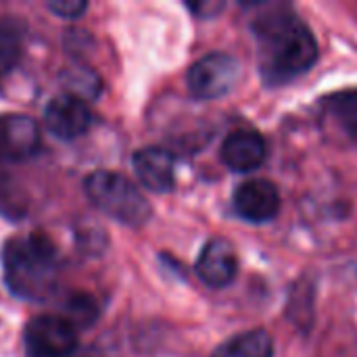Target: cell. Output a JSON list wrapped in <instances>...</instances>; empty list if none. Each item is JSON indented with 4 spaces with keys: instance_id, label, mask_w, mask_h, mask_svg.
I'll return each mask as SVG.
<instances>
[{
    "instance_id": "4fadbf2b",
    "label": "cell",
    "mask_w": 357,
    "mask_h": 357,
    "mask_svg": "<svg viewBox=\"0 0 357 357\" xmlns=\"http://www.w3.org/2000/svg\"><path fill=\"white\" fill-rule=\"evenodd\" d=\"M324 107L339 121L343 132L357 144V88L326 96Z\"/></svg>"
},
{
    "instance_id": "52a82bcc",
    "label": "cell",
    "mask_w": 357,
    "mask_h": 357,
    "mask_svg": "<svg viewBox=\"0 0 357 357\" xmlns=\"http://www.w3.org/2000/svg\"><path fill=\"white\" fill-rule=\"evenodd\" d=\"M42 144L38 123L27 115L0 117V163H21L31 159Z\"/></svg>"
},
{
    "instance_id": "8992f818",
    "label": "cell",
    "mask_w": 357,
    "mask_h": 357,
    "mask_svg": "<svg viewBox=\"0 0 357 357\" xmlns=\"http://www.w3.org/2000/svg\"><path fill=\"white\" fill-rule=\"evenodd\" d=\"M92 121L94 117L86 100L69 92L54 96L44 109L46 128L50 130V134H54L61 140H75L84 136L90 130Z\"/></svg>"
},
{
    "instance_id": "277c9868",
    "label": "cell",
    "mask_w": 357,
    "mask_h": 357,
    "mask_svg": "<svg viewBox=\"0 0 357 357\" xmlns=\"http://www.w3.org/2000/svg\"><path fill=\"white\" fill-rule=\"evenodd\" d=\"M238 79L241 63L228 52H209L201 56L186 75L190 94L201 100H213L228 94Z\"/></svg>"
},
{
    "instance_id": "9a60e30c",
    "label": "cell",
    "mask_w": 357,
    "mask_h": 357,
    "mask_svg": "<svg viewBox=\"0 0 357 357\" xmlns=\"http://www.w3.org/2000/svg\"><path fill=\"white\" fill-rule=\"evenodd\" d=\"M98 316V305L90 295H73L65 305V320L73 326H90Z\"/></svg>"
},
{
    "instance_id": "e0dca14e",
    "label": "cell",
    "mask_w": 357,
    "mask_h": 357,
    "mask_svg": "<svg viewBox=\"0 0 357 357\" xmlns=\"http://www.w3.org/2000/svg\"><path fill=\"white\" fill-rule=\"evenodd\" d=\"M190 10H195L199 17H211L215 13H220L224 8L222 2H203V4H188Z\"/></svg>"
},
{
    "instance_id": "2e32d148",
    "label": "cell",
    "mask_w": 357,
    "mask_h": 357,
    "mask_svg": "<svg viewBox=\"0 0 357 357\" xmlns=\"http://www.w3.org/2000/svg\"><path fill=\"white\" fill-rule=\"evenodd\" d=\"M48 8H50L52 13H56L59 17L75 19V17H79L82 13H86L88 4L82 2V0H52V2H48Z\"/></svg>"
},
{
    "instance_id": "30bf717a",
    "label": "cell",
    "mask_w": 357,
    "mask_h": 357,
    "mask_svg": "<svg viewBox=\"0 0 357 357\" xmlns=\"http://www.w3.org/2000/svg\"><path fill=\"white\" fill-rule=\"evenodd\" d=\"M134 174L138 182L151 192H169L176 182L174 157L159 146L140 149L132 157Z\"/></svg>"
},
{
    "instance_id": "ac0fdd59",
    "label": "cell",
    "mask_w": 357,
    "mask_h": 357,
    "mask_svg": "<svg viewBox=\"0 0 357 357\" xmlns=\"http://www.w3.org/2000/svg\"><path fill=\"white\" fill-rule=\"evenodd\" d=\"M86 357H92V356H86Z\"/></svg>"
},
{
    "instance_id": "7a4b0ae2",
    "label": "cell",
    "mask_w": 357,
    "mask_h": 357,
    "mask_svg": "<svg viewBox=\"0 0 357 357\" xmlns=\"http://www.w3.org/2000/svg\"><path fill=\"white\" fill-rule=\"evenodd\" d=\"M4 282L8 291L25 301H46L59 287V253L54 245L40 236H17L2 251Z\"/></svg>"
},
{
    "instance_id": "9c48e42d",
    "label": "cell",
    "mask_w": 357,
    "mask_h": 357,
    "mask_svg": "<svg viewBox=\"0 0 357 357\" xmlns=\"http://www.w3.org/2000/svg\"><path fill=\"white\" fill-rule=\"evenodd\" d=\"M197 274L211 289L228 287L238 274V257L234 247L226 238H211L197 259Z\"/></svg>"
},
{
    "instance_id": "6da1fadb",
    "label": "cell",
    "mask_w": 357,
    "mask_h": 357,
    "mask_svg": "<svg viewBox=\"0 0 357 357\" xmlns=\"http://www.w3.org/2000/svg\"><path fill=\"white\" fill-rule=\"evenodd\" d=\"M253 31L259 42L261 77L268 86L287 84L318 61V42L312 29L291 10L257 17Z\"/></svg>"
},
{
    "instance_id": "3957f363",
    "label": "cell",
    "mask_w": 357,
    "mask_h": 357,
    "mask_svg": "<svg viewBox=\"0 0 357 357\" xmlns=\"http://www.w3.org/2000/svg\"><path fill=\"white\" fill-rule=\"evenodd\" d=\"M84 190L94 207L119 224L138 228L149 222L151 205L140 188L123 174L98 169L84 180Z\"/></svg>"
},
{
    "instance_id": "7c38bea8",
    "label": "cell",
    "mask_w": 357,
    "mask_h": 357,
    "mask_svg": "<svg viewBox=\"0 0 357 357\" xmlns=\"http://www.w3.org/2000/svg\"><path fill=\"white\" fill-rule=\"evenodd\" d=\"M211 357H274V341L261 328L241 333L222 343Z\"/></svg>"
},
{
    "instance_id": "5bb4252c",
    "label": "cell",
    "mask_w": 357,
    "mask_h": 357,
    "mask_svg": "<svg viewBox=\"0 0 357 357\" xmlns=\"http://www.w3.org/2000/svg\"><path fill=\"white\" fill-rule=\"evenodd\" d=\"M23 29L17 21H0V79H4L19 63Z\"/></svg>"
},
{
    "instance_id": "8fae6325",
    "label": "cell",
    "mask_w": 357,
    "mask_h": 357,
    "mask_svg": "<svg viewBox=\"0 0 357 357\" xmlns=\"http://www.w3.org/2000/svg\"><path fill=\"white\" fill-rule=\"evenodd\" d=\"M266 153L268 146L261 134L253 130H236L224 140L220 157L226 167L245 174L257 169L266 161Z\"/></svg>"
},
{
    "instance_id": "ba28073f",
    "label": "cell",
    "mask_w": 357,
    "mask_h": 357,
    "mask_svg": "<svg viewBox=\"0 0 357 357\" xmlns=\"http://www.w3.org/2000/svg\"><path fill=\"white\" fill-rule=\"evenodd\" d=\"M232 205L243 220L261 224L278 215L280 195L270 180H249L234 190Z\"/></svg>"
},
{
    "instance_id": "5b68a950",
    "label": "cell",
    "mask_w": 357,
    "mask_h": 357,
    "mask_svg": "<svg viewBox=\"0 0 357 357\" xmlns=\"http://www.w3.org/2000/svg\"><path fill=\"white\" fill-rule=\"evenodd\" d=\"M77 349L75 326L59 316L33 318L25 328L27 357H73Z\"/></svg>"
}]
</instances>
